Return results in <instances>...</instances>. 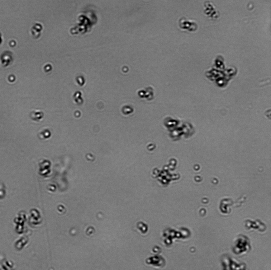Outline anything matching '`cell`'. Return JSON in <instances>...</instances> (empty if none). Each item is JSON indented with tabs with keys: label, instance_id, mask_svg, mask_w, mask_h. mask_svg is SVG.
Returning a JSON list of instances; mask_svg holds the SVG:
<instances>
[{
	"label": "cell",
	"instance_id": "2",
	"mask_svg": "<svg viewBox=\"0 0 271 270\" xmlns=\"http://www.w3.org/2000/svg\"><path fill=\"white\" fill-rule=\"evenodd\" d=\"M44 114L42 111L34 112L32 114V117L33 120L35 121H39L43 118Z\"/></svg>",
	"mask_w": 271,
	"mask_h": 270
},
{
	"label": "cell",
	"instance_id": "1",
	"mask_svg": "<svg viewBox=\"0 0 271 270\" xmlns=\"http://www.w3.org/2000/svg\"><path fill=\"white\" fill-rule=\"evenodd\" d=\"M74 100L77 104L80 105L83 103V100L82 97V94L80 91H76L74 96Z\"/></svg>",
	"mask_w": 271,
	"mask_h": 270
},
{
	"label": "cell",
	"instance_id": "3",
	"mask_svg": "<svg viewBox=\"0 0 271 270\" xmlns=\"http://www.w3.org/2000/svg\"><path fill=\"white\" fill-rule=\"evenodd\" d=\"M76 81L78 85H80V86H83V85H84L85 83V78L82 76L78 77L77 78H76Z\"/></svg>",
	"mask_w": 271,
	"mask_h": 270
}]
</instances>
